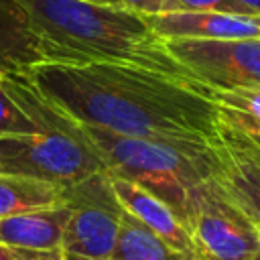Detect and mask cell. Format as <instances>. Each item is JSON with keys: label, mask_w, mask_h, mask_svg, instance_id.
I'll return each mask as SVG.
<instances>
[{"label": "cell", "mask_w": 260, "mask_h": 260, "mask_svg": "<svg viewBox=\"0 0 260 260\" xmlns=\"http://www.w3.org/2000/svg\"><path fill=\"white\" fill-rule=\"evenodd\" d=\"M24 77L75 122L124 136L199 142L219 122L211 87L144 67L45 61Z\"/></svg>", "instance_id": "cell-1"}, {"label": "cell", "mask_w": 260, "mask_h": 260, "mask_svg": "<svg viewBox=\"0 0 260 260\" xmlns=\"http://www.w3.org/2000/svg\"><path fill=\"white\" fill-rule=\"evenodd\" d=\"M28 16L49 63H116L197 81L169 53L146 16L91 0H14ZM199 83V81H197Z\"/></svg>", "instance_id": "cell-2"}, {"label": "cell", "mask_w": 260, "mask_h": 260, "mask_svg": "<svg viewBox=\"0 0 260 260\" xmlns=\"http://www.w3.org/2000/svg\"><path fill=\"white\" fill-rule=\"evenodd\" d=\"M2 83L41 132L0 136V173L69 187L106 171L81 126L53 106L24 75H2Z\"/></svg>", "instance_id": "cell-3"}, {"label": "cell", "mask_w": 260, "mask_h": 260, "mask_svg": "<svg viewBox=\"0 0 260 260\" xmlns=\"http://www.w3.org/2000/svg\"><path fill=\"white\" fill-rule=\"evenodd\" d=\"M79 126L112 177L148 189L167 201L183 221L187 219L191 191L215 177L217 160L207 140L140 138Z\"/></svg>", "instance_id": "cell-4"}, {"label": "cell", "mask_w": 260, "mask_h": 260, "mask_svg": "<svg viewBox=\"0 0 260 260\" xmlns=\"http://www.w3.org/2000/svg\"><path fill=\"white\" fill-rule=\"evenodd\" d=\"M185 223L199 260H254L260 254L258 225L215 177L191 191Z\"/></svg>", "instance_id": "cell-5"}, {"label": "cell", "mask_w": 260, "mask_h": 260, "mask_svg": "<svg viewBox=\"0 0 260 260\" xmlns=\"http://www.w3.org/2000/svg\"><path fill=\"white\" fill-rule=\"evenodd\" d=\"M71 215L63 234L65 254L106 260L114 256L124 207L108 171H98L61 189Z\"/></svg>", "instance_id": "cell-6"}, {"label": "cell", "mask_w": 260, "mask_h": 260, "mask_svg": "<svg viewBox=\"0 0 260 260\" xmlns=\"http://www.w3.org/2000/svg\"><path fill=\"white\" fill-rule=\"evenodd\" d=\"M169 53L211 89L260 87V39H173Z\"/></svg>", "instance_id": "cell-7"}, {"label": "cell", "mask_w": 260, "mask_h": 260, "mask_svg": "<svg viewBox=\"0 0 260 260\" xmlns=\"http://www.w3.org/2000/svg\"><path fill=\"white\" fill-rule=\"evenodd\" d=\"M207 142L217 160L215 181L260 230V140L219 120Z\"/></svg>", "instance_id": "cell-8"}, {"label": "cell", "mask_w": 260, "mask_h": 260, "mask_svg": "<svg viewBox=\"0 0 260 260\" xmlns=\"http://www.w3.org/2000/svg\"><path fill=\"white\" fill-rule=\"evenodd\" d=\"M150 28L165 41L173 39H260V18L223 12H162L146 16Z\"/></svg>", "instance_id": "cell-9"}, {"label": "cell", "mask_w": 260, "mask_h": 260, "mask_svg": "<svg viewBox=\"0 0 260 260\" xmlns=\"http://www.w3.org/2000/svg\"><path fill=\"white\" fill-rule=\"evenodd\" d=\"M112 187H114L118 201L122 203L126 213L136 217L140 223H144L150 232H154L158 238H162L173 248H177L189 256H195V246H193V240H191V234H189L185 221L179 217V213L167 201H162L148 189H144L128 179L112 177Z\"/></svg>", "instance_id": "cell-10"}, {"label": "cell", "mask_w": 260, "mask_h": 260, "mask_svg": "<svg viewBox=\"0 0 260 260\" xmlns=\"http://www.w3.org/2000/svg\"><path fill=\"white\" fill-rule=\"evenodd\" d=\"M67 203L59 201L49 207H37L0 219V244L26 250L63 248V234L69 221Z\"/></svg>", "instance_id": "cell-11"}, {"label": "cell", "mask_w": 260, "mask_h": 260, "mask_svg": "<svg viewBox=\"0 0 260 260\" xmlns=\"http://www.w3.org/2000/svg\"><path fill=\"white\" fill-rule=\"evenodd\" d=\"M45 63L41 41L14 0H0V75H24Z\"/></svg>", "instance_id": "cell-12"}, {"label": "cell", "mask_w": 260, "mask_h": 260, "mask_svg": "<svg viewBox=\"0 0 260 260\" xmlns=\"http://www.w3.org/2000/svg\"><path fill=\"white\" fill-rule=\"evenodd\" d=\"M116 260H197L150 232L130 213H122L120 234L116 242L114 256Z\"/></svg>", "instance_id": "cell-13"}, {"label": "cell", "mask_w": 260, "mask_h": 260, "mask_svg": "<svg viewBox=\"0 0 260 260\" xmlns=\"http://www.w3.org/2000/svg\"><path fill=\"white\" fill-rule=\"evenodd\" d=\"M61 189L53 183L0 173V219L37 207H49L61 201Z\"/></svg>", "instance_id": "cell-14"}, {"label": "cell", "mask_w": 260, "mask_h": 260, "mask_svg": "<svg viewBox=\"0 0 260 260\" xmlns=\"http://www.w3.org/2000/svg\"><path fill=\"white\" fill-rule=\"evenodd\" d=\"M219 120L260 140V87L211 89Z\"/></svg>", "instance_id": "cell-15"}, {"label": "cell", "mask_w": 260, "mask_h": 260, "mask_svg": "<svg viewBox=\"0 0 260 260\" xmlns=\"http://www.w3.org/2000/svg\"><path fill=\"white\" fill-rule=\"evenodd\" d=\"M37 132H41V128L10 95V91L4 87L0 77V136L37 134Z\"/></svg>", "instance_id": "cell-16"}, {"label": "cell", "mask_w": 260, "mask_h": 260, "mask_svg": "<svg viewBox=\"0 0 260 260\" xmlns=\"http://www.w3.org/2000/svg\"><path fill=\"white\" fill-rule=\"evenodd\" d=\"M165 12H223L250 16L248 10L236 0H167Z\"/></svg>", "instance_id": "cell-17"}, {"label": "cell", "mask_w": 260, "mask_h": 260, "mask_svg": "<svg viewBox=\"0 0 260 260\" xmlns=\"http://www.w3.org/2000/svg\"><path fill=\"white\" fill-rule=\"evenodd\" d=\"M167 0H120L124 8H130L132 12H138L142 16H154L165 12Z\"/></svg>", "instance_id": "cell-18"}, {"label": "cell", "mask_w": 260, "mask_h": 260, "mask_svg": "<svg viewBox=\"0 0 260 260\" xmlns=\"http://www.w3.org/2000/svg\"><path fill=\"white\" fill-rule=\"evenodd\" d=\"M236 2H240V4L248 10L250 16L260 18V0H236Z\"/></svg>", "instance_id": "cell-19"}, {"label": "cell", "mask_w": 260, "mask_h": 260, "mask_svg": "<svg viewBox=\"0 0 260 260\" xmlns=\"http://www.w3.org/2000/svg\"><path fill=\"white\" fill-rule=\"evenodd\" d=\"M0 260H16L12 250L8 246H4V244H0Z\"/></svg>", "instance_id": "cell-20"}, {"label": "cell", "mask_w": 260, "mask_h": 260, "mask_svg": "<svg viewBox=\"0 0 260 260\" xmlns=\"http://www.w3.org/2000/svg\"><path fill=\"white\" fill-rule=\"evenodd\" d=\"M65 260H93V258H81V256H73V254H65ZM106 260H116V258H106Z\"/></svg>", "instance_id": "cell-21"}, {"label": "cell", "mask_w": 260, "mask_h": 260, "mask_svg": "<svg viewBox=\"0 0 260 260\" xmlns=\"http://www.w3.org/2000/svg\"><path fill=\"white\" fill-rule=\"evenodd\" d=\"M91 2H102V4H116V6H122L120 0H91Z\"/></svg>", "instance_id": "cell-22"}, {"label": "cell", "mask_w": 260, "mask_h": 260, "mask_svg": "<svg viewBox=\"0 0 260 260\" xmlns=\"http://www.w3.org/2000/svg\"><path fill=\"white\" fill-rule=\"evenodd\" d=\"M254 260H260V254H258V256H256V258H254Z\"/></svg>", "instance_id": "cell-23"}, {"label": "cell", "mask_w": 260, "mask_h": 260, "mask_svg": "<svg viewBox=\"0 0 260 260\" xmlns=\"http://www.w3.org/2000/svg\"><path fill=\"white\" fill-rule=\"evenodd\" d=\"M63 260H65V258H63Z\"/></svg>", "instance_id": "cell-24"}, {"label": "cell", "mask_w": 260, "mask_h": 260, "mask_svg": "<svg viewBox=\"0 0 260 260\" xmlns=\"http://www.w3.org/2000/svg\"><path fill=\"white\" fill-rule=\"evenodd\" d=\"M0 77H2V75H0Z\"/></svg>", "instance_id": "cell-25"}]
</instances>
